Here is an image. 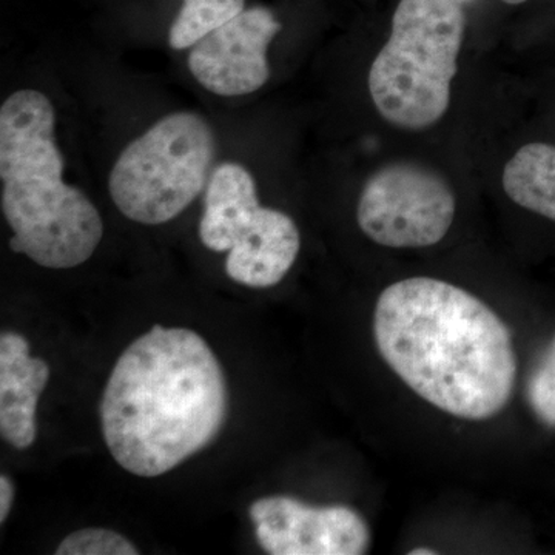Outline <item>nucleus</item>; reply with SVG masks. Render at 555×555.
Wrapping results in <instances>:
<instances>
[{"label": "nucleus", "instance_id": "7", "mask_svg": "<svg viewBox=\"0 0 555 555\" xmlns=\"http://www.w3.org/2000/svg\"><path fill=\"white\" fill-rule=\"evenodd\" d=\"M280 31V22L266 7L244 10L190 47V73L217 96L255 93L270 78L268 50Z\"/></svg>", "mask_w": 555, "mask_h": 555}, {"label": "nucleus", "instance_id": "1", "mask_svg": "<svg viewBox=\"0 0 555 555\" xmlns=\"http://www.w3.org/2000/svg\"><path fill=\"white\" fill-rule=\"evenodd\" d=\"M375 341L389 367L427 403L463 420L505 409L516 385L509 328L469 292L408 278L379 295Z\"/></svg>", "mask_w": 555, "mask_h": 555}, {"label": "nucleus", "instance_id": "3", "mask_svg": "<svg viewBox=\"0 0 555 555\" xmlns=\"http://www.w3.org/2000/svg\"><path fill=\"white\" fill-rule=\"evenodd\" d=\"M56 109L42 91H14L0 108V206L10 248L47 269H73L93 257L104 222L82 190L64 182Z\"/></svg>", "mask_w": 555, "mask_h": 555}, {"label": "nucleus", "instance_id": "9", "mask_svg": "<svg viewBox=\"0 0 555 555\" xmlns=\"http://www.w3.org/2000/svg\"><path fill=\"white\" fill-rule=\"evenodd\" d=\"M301 236L294 219L275 208H255L241 224L225 259L230 280L243 286H276L294 266Z\"/></svg>", "mask_w": 555, "mask_h": 555}, {"label": "nucleus", "instance_id": "17", "mask_svg": "<svg viewBox=\"0 0 555 555\" xmlns=\"http://www.w3.org/2000/svg\"><path fill=\"white\" fill-rule=\"evenodd\" d=\"M411 555H433L437 554L436 551L426 550V547H420V550H414L409 553Z\"/></svg>", "mask_w": 555, "mask_h": 555}, {"label": "nucleus", "instance_id": "11", "mask_svg": "<svg viewBox=\"0 0 555 555\" xmlns=\"http://www.w3.org/2000/svg\"><path fill=\"white\" fill-rule=\"evenodd\" d=\"M258 207L257 182L246 167L236 163L215 167L204 196L201 243L208 250L228 254L240 225Z\"/></svg>", "mask_w": 555, "mask_h": 555}, {"label": "nucleus", "instance_id": "4", "mask_svg": "<svg viewBox=\"0 0 555 555\" xmlns=\"http://www.w3.org/2000/svg\"><path fill=\"white\" fill-rule=\"evenodd\" d=\"M465 28V11L456 0H400L390 38L367 80L372 101L387 122L425 130L443 118Z\"/></svg>", "mask_w": 555, "mask_h": 555}, {"label": "nucleus", "instance_id": "18", "mask_svg": "<svg viewBox=\"0 0 555 555\" xmlns=\"http://www.w3.org/2000/svg\"><path fill=\"white\" fill-rule=\"evenodd\" d=\"M503 2L507 3V5H520V3L526 2V0H503Z\"/></svg>", "mask_w": 555, "mask_h": 555}, {"label": "nucleus", "instance_id": "6", "mask_svg": "<svg viewBox=\"0 0 555 555\" xmlns=\"http://www.w3.org/2000/svg\"><path fill=\"white\" fill-rule=\"evenodd\" d=\"M455 196L443 178L415 164H390L361 190L357 219L364 235L392 248L430 247L451 229Z\"/></svg>", "mask_w": 555, "mask_h": 555}, {"label": "nucleus", "instance_id": "15", "mask_svg": "<svg viewBox=\"0 0 555 555\" xmlns=\"http://www.w3.org/2000/svg\"><path fill=\"white\" fill-rule=\"evenodd\" d=\"M529 401L546 425L555 426V337L545 361L531 379Z\"/></svg>", "mask_w": 555, "mask_h": 555}, {"label": "nucleus", "instance_id": "2", "mask_svg": "<svg viewBox=\"0 0 555 555\" xmlns=\"http://www.w3.org/2000/svg\"><path fill=\"white\" fill-rule=\"evenodd\" d=\"M228 408L224 371L206 339L156 324L113 367L101 401L102 434L120 467L159 477L218 437Z\"/></svg>", "mask_w": 555, "mask_h": 555}, {"label": "nucleus", "instance_id": "8", "mask_svg": "<svg viewBox=\"0 0 555 555\" xmlns=\"http://www.w3.org/2000/svg\"><path fill=\"white\" fill-rule=\"evenodd\" d=\"M259 545L272 555H361L371 532L347 506H309L292 496H266L250 506Z\"/></svg>", "mask_w": 555, "mask_h": 555}, {"label": "nucleus", "instance_id": "10", "mask_svg": "<svg viewBox=\"0 0 555 555\" xmlns=\"http://www.w3.org/2000/svg\"><path fill=\"white\" fill-rule=\"evenodd\" d=\"M50 379L46 361L30 356L27 339L14 332L0 337V434L16 449L36 440V408Z\"/></svg>", "mask_w": 555, "mask_h": 555}, {"label": "nucleus", "instance_id": "12", "mask_svg": "<svg viewBox=\"0 0 555 555\" xmlns=\"http://www.w3.org/2000/svg\"><path fill=\"white\" fill-rule=\"evenodd\" d=\"M503 189L518 206L555 221V147L532 142L503 170Z\"/></svg>", "mask_w": 555, "mask_h": 555}, {"label": "nucleus", "instance_id": "5", "mask_svg": "<svg viewBox=\"0 0 555 555\" xmlns=\"http://www.w3.org/2000/svg\"><path fill=\"white\" fill-rule=\"evenodd\" d=\"M215 156L217 137L203 116L170 113L122 150L109 171V196L131 221L166 224L207 188Z\"/></svg>", "mask_w": 555, "mask_h": 555}, {"label": "nucleus", "instance_id": "13", "mask_svg": "<svg viewBox=\"0 0 555 555\" xmlns=\"http://www.w3.org/2000/svg\"><path fill=\"white\" fill-rule=\"evenodd\" d=\"M246 0H182L169 31L173 50H188L215 28L243 13Z\"/></svg>", "mask_w": 555, "mask_h": 555}, {"label": "nucleus", "instance_id": "16", "mask_svg": "<svg viewBox=\"0 0 555 555\" xmlns=\"http://www.w3.org/2000/svg\"><path fill=\"white\" fill-rule=\"evenodd\" d=\"M14 500V486L7 476L0 477V521H5L9 517L11 505Z\"/></svg>", "mask_w": 555, "mask_h": 555}, {"label": "nucleus", "instance_id": "14", "mask_svg": "<svg viewBox=\"0 0 555 555\" xmlns=\"http://www.w3.org/2000/svg\"><path fill=\"white\" fill-rule=\"evenodd\" d=\"M57 555H138L133 543L118 532L102 528H87L62 540Z\"/></svg>", "mask_w": 555, "mask_h": 555}]
</instances>
